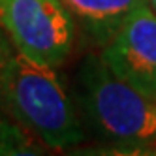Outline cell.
Wrapping results in <instances>:
<instances>
[{
    "instance_id": "cell-1",
    "label": "cell",
    "mask_w": 156,
    "mask_h": 156,
    "mask_svg": "<svg viewBox=\"0 0 156 156\" xmlns=\"http://www.w3.org/2000/svg\"><path fill=\"white\" fill-rule=\"evenodd\" d=\"M0 104L47 147H75L85 139V126L53 68L21 53L0 68Z\"/></svg>"
},
{
    "instance_id": "cell-2",
    "label": "cell",
    "mask_w": 156,
    "mask_h": 156,
    "mask_svg": "<svg viewBox=\"0 0 156 156\" xmlns=\"http://www.w3.org/2000/svg\"><path fill=\"white\" fill-rule=\"evenodd\" d=\"M75 96L83 119L98 137L119 145H139L156 137V105L105 62L90 53L77 68Z\"/></svg>"
},
{
    "instance_id": "cell-3",
    "label": "cell",
    "mask_w": 156,
    "mask_h": 156,
    "mask_svg": "<svg viewBox=\"0 0 156 156\" xmlns=\"http://www.w3.org/2000/svg\"><path fill=\"white\" fill-rule=\"evenodd\" d=\"M0 23L21 55L53 70L72 49V15L60 0H0Z\"/></svg>"
},
{
    "instance_id": "cell-4",
    "label": "cell",
    "mask_w": 156,
    "mask_h": 156,
    "mask_svg": "<svg viewBox=\"0 0 156 156\" xmlns=\"http://www.w3.org/2000/svg\"><path fill=\"white\" fill-rule=\"evenodd\" d=\"M102 55L119 77L156 102V12L149 4L122 23Z\"/></svg>"
},
{
    "instance_id": "cell-5",
    "label": "cell",
    "mask_w": 156,
    "mask_h": 156,
    "mask_svg": "<svg viewBox=\"0 0 156 156\" xmlns=\"http://www.w3.org/2000/svg\"><path fill=\"white\" fill-rule=\"evenodd\" d=\"M98 43H107L122 23L147 0H60Z\"/></svg>"
},
{
    "instance_id": "cell-6",
    "label": "cell",
    "mask_w": 156,
    "mask_h": 156,
    "mask_svg": "<svg viewBox=\"0 0 156 156\" xmlns=\"http://www.w3.org/2000/svg\"><path fill=\"white\" fill-rule=\"evenodd\" d=\"M9 58V55H8V47H6V43H4V36H2V32H0V68L4 66V62Z\"/></svg>"
},
{
    "instance_id": "cell-7",
    "label": "cell",
    "mask_w": 156,
    "mask_h": 156,
    "mask_svg": "<svg viewBox=\"0 0 156 156\" xmlns=\"http://www.w3.org/2000/svg\"><path fill=\"white\" fill-rule=\"evenodd\" d=\"M147 4H149L152 9H154V12H156V0H147Z\"/></svg>"
}]
</instances>
